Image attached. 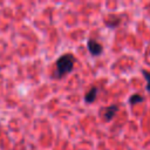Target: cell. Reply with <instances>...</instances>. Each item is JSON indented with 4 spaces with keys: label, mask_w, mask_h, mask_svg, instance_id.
I'll return each instance as SVG.
<instances>
[{
    "label": "cell",
    "mask_w": 150,
    "mask_h": 150,
    "mask_svg": "<svg viewBox=\"0 0 150 150\" xmlns=\"http://www.w3.org/2000/svg\"><path fill=\"white\" fill-rule=\"evenodd\" d=\"M73 66H74V56L71 54L62 55L61 57H59L56 62L57 74L62 76V75H66L67 73H70L73 70Z\"/></svg>",
    "instance_id": "obj_1"
},
{
    "label": "cell",
    "mask_w": 150,
    "mask_h": 150,
    "mask_svg": "<svg viewBox=\"0 0 150 150\" xmlns=\"http://www.w3.org/2000/svg\"><path fill=\"white\" fill-rule=\"evenodd\" d=\"M88 49L93 55H98V54L102 53V46L93 39L88 41Z\"/></svg>",
    "instance_id": "obj_2"
},
{
    "label": "cell",
    "mask_w": 150,
    "mask_h": 150,
    "mask_svg": "<svg viewBox=\"0 0 150 150\" xmlns=\"http://www.w3.org/2000/svg\"><path fill=\"white\" fill-rule=\"evenodd\" d=\"M96 96H97V88H96V87H94V88H91V89L86 94L84 100H86V102L91 103V102H94V101H95Z\"/></svg>",
    "instance_id": "obj_3"
},
{
    "label": "cell",
    "mask_w": 150,
    "mask_h": 150,
    "mask_svg": "<svg viewBox=\"0 0 150 150\" xmlns=\"http://www.w3.org/2000/svg\"><path fill=\"white\" fill-rule=\"evenodd\" d=\"M116 111H117V107H116V105H110V107L105 110V118H107V120H111V118L115 116Z\"/></svg>",
    "instance_id": "obj_4"
},
{
    "label": "cell",
    "mask_w": 150,
    "mask_h": 150,
    "mask_svg": "<svg viewBox=\"0 0 150 150\" xmlns=\"http://www.w3.org/2000/svg\"><path fill=\"white\" fill-rule=\"evenodd\" d=\"M143 101V97L141 96V95H138V94H135V95H132L131 97H130V103H139V102H142Z\"/></svg>",
    "instance_id": "obj_5"
},
{
    "label": "cell",
    "mask_w": 150,
    "mask_h": 150,
    "mask_svg": "<svg viewBox=\"0 0 150 150\" xmlns=\"http://www.w3.org/2000/svg\"><path fill=\"white\" fill-rule=\"evenodd\" d=\"M143 75H144V77L146 80V89L150 91V73L146 71V70H143Z\"/></svg>",
    "instance_id": "obj_6"
}]
</instances>
